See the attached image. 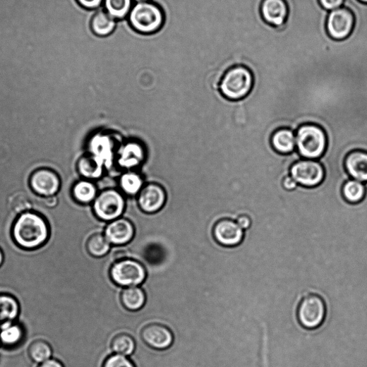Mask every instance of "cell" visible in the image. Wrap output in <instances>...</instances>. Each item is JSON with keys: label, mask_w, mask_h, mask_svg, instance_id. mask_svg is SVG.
I'll use <instances>...</instances> for the list:
<instances>
[{"label": "cell", "mask_w": 367, "mask_h": 367, "mask_svg": "<svg viewBox=\"0 0 367 367\" xmlns=\"http://www.w3.org/2000/svg\"><path fill=\"white\" fill-rule=\"evenodd\" d=\"M97 195V188L93 183L83 180L77 182L73 188L75 200L82 204L93 201Z\"/></svg>", "instance_id": "26"}, {"label": "cell", "mask_w": 367, "mask_h": 367, "mask_svg": "<svg viewBox=\"0 0 367 367\" xmlns=\"http://www.w3.org/2000/svg\"><path fill=\"white\" fill-rule=\"evenodd\" d=\"M30 186L34 193L41 197L55 196L61 188L59 174L48 168L35 171L30 178Z\"/></svg>", "instance_id": "11"}, {"label": "cell", "mask_w": 367, "mask_h": 367, "mask_svg": "<svg viewBox=\"0 0 367 367\" xmlns=\"http://www.w3.org/2000/svg\"><path fill=\"white\" fill-rule=\"evenodd\" d=\"M342 195L344 199L351 204L361 203L366 195L364 183L355 179H349L342 188Z\"/></svg>", "instance_id": "24"}, {"label": "cell", "mask_w": 367, "mask_h": 367, "mask_svg": "<svg viewBox=\"0 0 367 367\" xmlns=\"http://www.w3.org/2000/svg\"><path fill=\"white\" fill-rule=\"evenodd\" d=\"M215 241L227 248H234L243 242L245 231L235 219L222 218L217 220L212 229Z\"/></svg>", "instance_id": "9"}, {"label": "cell", "mask_w": 367, "mask_h": 367, "mask_svg": "<svg viewBox=\"0 0 367 367\" xmlns=\"http://www.w3.org/2000/svg\"><path fill=\"white\" fill-rule=\"evenodd\" d=\"M110 274L113 282L124 288L140 287L147 279L145 266L133 259L116 261L112 267Z\"/></svg>", "instance_id": "6"}, {"label": "cell", "mask_w": 367, "mask_h": 367, "mask_svg": "<svg viewBox=\"0 0 367 367\" xmlns=\"http://www.w3.org/2000/svg\"><path fill=\"white\" fill-rule=\"evenodd\" d=\"M104 234L112 246H124L133 239L135 227L130 219L118 218L107 224Z\"/></svg>", "instance_id": "12"}, {"label": "cell", "mask_w": 367, "mask_h": 367, "mask_svg": "<svg viewBox=\"0 0 367 367\" xmlns=\"http://www.w3.org/2000/svg\"><path fill=\"white\" fill-rule=\"evenodd\" d=\"M28 354L32 361L40 364L52 359L53 349L47 341L39 339L30 343L28 348Z\"/></svg>", "instance_id": "22"}, {"label": "cell", "mask_w": 367, "mask_h": 367, "mask_svg": "<svg viewBox=\"0 0 367 367\" xmlns=\"http://www.w3.org/2000/svg\"><path fill=\"white\" fill-rule=\"evenodd\" d=\"M104 367H136L129 357L114 354L105 361Z\"/></svg>", "instance_id": "30"}, {"label": "cell", "mask_w": 367, "mask_h": 367, "mask_svg": "<svg viewBox=\"0 0 367 367\" xmlns=\"http://www.w3.org/2000/svg\"><path fill=\"white\" fill-rule=\"evenodd\" d=\"M11 207L16 214L20 215L30 211L32 203L26 195L23 193H19L12 198Z\"/></svg>", "instance_id": "29"}, {"label": "cell", "mask_w": 367, "mask_h": 367, "mask_svg": "<svg viewBox=\"0 0 367 367\" xmlns=\"http://www.w3.org/2000/svg\"><path fill=\"white\" fill-rule=\"evenodd\" d=\"M297 152L301 158L318 160L323 157L328 145L327 135L325 129L314 124L301 126L296 133Z\"/></svg>", "instance_id": "3"}, {"label": "cell", "mask_w": 367, "mask_h": 367, "mask_svg": "<svg viewBox=\"0 0 367 367\" xmlns=\"http://www.w3.org/2000/svg\"><path fill=\"white\" fill-rule=\"evenodd\" d=\"M134 2L136 4L139 3H145V2H150V0H133Z\"/></svg>", "instance_id": "38"}, {"label": "cell", "mask_w": 367, "mask_h": 367, "mask_svg": "<svg viewBox=\"0 0 367 367\" xmlns=\"http://www.w3.org/2000/svg\"><path fill=\"white\" fill-rule=\"evenodd\" d=\"M327 307L325 299L316 294L305 296L297 308V319L305 330L312 331L320 328L325 323Z\"/></svg>", "instance_id": "5"}, {"label": "cell", "mask_w": 367, "mask_h": 367, "mask_svg": "<svg viewBox=\"0 0 367 367\" xmlns=\"http://www.w3.org/2000/svg\"><path fill=\"white\" fill-rule=\"evenodd\" d=\"M354 25L355 18L353 13L344 6L329 13L326 27L330 37L340 41L350 36Z\"/></svg>", "instance_id": "10"}, {"label": "cell", "mask_w": 367, "mask_h": 367, "mask_svg": "<svg viewBox=\"0 0 367 367\" xmlns=\"http://www.w3.org/2000/svg\"><path fill=\"white\" fill-rule=\"evenodd\" d=\"M104 0H77L78 4L83 8L95 11L101 7Z\"/></svg>", "instance_id": "32"}, {"label": "cell", "mask_w": 367, "mask_h": 367, "mask_svg": "<svg viewBox=\"0 0 367 367\" xmlns=\"http://www.w3.org/2000/svg\"><path fill=\"white\" fill-rule=\"evenodd\" d=\"M121 187L125 193L135 195L140 191L143 186V179L139 174L133 172L124 174L120 181Z\"/></svg>", "instance_id": "28"}, {"label": "cell", "mask_w": 367, "mask_h": 367, "mask_svg": "<svg viewBox=\"0 0 367 367\" xmlns=\"http://www.w3.org/2000/svg\"><path fill=\"white\" fill-rule=\"evenodd\" d=\"M59 200L56 196H52L48 198H44L43 200L44 205L50 208L55 207L58 205Z\"/></svg>", "instance_id": "36"}, {"label": "cell", "mask_w": 367, "mask_h": 367, "mask_svg": "<svg viewBox=\"0 0 367 367\" xmlns=\"http://www.w3.org/2000/svg\"><path fill=\"white\" fill-rule=\"evenodd\" d=\"M37 367H65L64 363L56 359H50L47 361H45L39 364Z\"/></svg>", "instance_id": "35"}, {"label": "cell", "mask_w": 367, "mask_h": 367, "mask_svg": "<svg viewBox=\"0 0 367 367\" xmlns=\"http://www.w3.org/2000/svg\"><path fill=\"white\" fill-rule=\"evenodd\" d=\"M147 301V295L141 287L124 288L121 294V302L124 307L131 311L141 310Z\"/></svg>", "instance_id": "20"}, {"label": "cell", "mask_w": 367, "mask_h": 367, "mask_svg": "<svg viewBox=\"0 0 367 367\" xmlns=\"http://www.w3.org/2000/svg\"><path fill=\"white\" fill-rule=\"evenodd\" d=\"M358 1L360 2L361 4L367 5V0H358Z\"/></svg>", "instance_id": "39"}, {"label": "cell", "mask_w": 367, "mask_h": 367, "mask_svg": "<svg viewBox=\"0 0 367 367\" xmlns=\"http://www.w3.org/2000/svg\"><path fill=\"white\" fill-rule=\"evenodd\" d=\"M166 193L157 184H149L140 193L139 205L141 210L148 214L159 212L164 205Z\"/></svg>", "instance_id": "15"}, {"label": "cell", "mask_w": 367, "mask_h": 367, "mask_svg": "<svg viewBox=\"0 0 367 367\" xmlns=\"http://www.w3.org/2000/svg\"><path fill=\"white\" fill-rule=\"evenodd\" d=\"M104 9L116 20L128 16L132 8V0H104Z\"/></svg>", "instance_id": "25"}, {"label": "cell", "mask_w": 367, "mask_h": 367, "mask_svg": "<svg viewBox=\"0 0 367 367\" xmlns=\"http://www.w3.org/2000/svg\"><path fill=\"white\" fill-rule=\"evenodd\" d=\"M260 14L266 23L279 28L286 23L289 8L286 0H263Z\"/></svg>", "instance_id": "13"}, {"label": "cell", "mask_w": 367, "mask_h": 367, "mask_svg": "<svg viewBox=\"0 0 367 367\" xmlns=\"http://www.w3.org/2000/svg\"><path fill=\"white\" fill-rule=\"evenodd\" d=\"M5 260V255L3 250L0 248V267L4 265Z\"/></svg>", "instance_id": "37"}, {"label": "cell", "mask_w": 367, "mask_h": 367, "mask_svg": "<svg viewBox=\"0 0 367 367\" xmlns=\"http://www.w3.org/2000/svg\"><path fill=\"white\" fill-rule=\"evenodd\" d=\"M12 239L24 251H35L47 243L51 236L50 225L41 215L28 211L19 215L12 227Z\"/></svg>", "instance_id": "1"}, {"label": "cell", "mask_w": 367, "mask_h": 367, "mask_svg": "<svg viewBox=\"0 0 367 367\" xmlns=\"http://www.w3.org/2000/svg\"><path fill=\"white\" fill-rule=\"evenodd\" d=\"M112 348L114 354L129 357L135 351L136 342L131 335L121 334L114 339Z\"/></svg>", "instance_id": "27"}, {"label": "cell", "mask_w": 367, "mask_h": 367, "mask_svg": "<svg viewBox=\"0 0 367 367\" xmlns=\"http://www.w3.org/2000/svg\"><path fill=\"white\" fill-rule=\"evenodd\" d=\"M124 199L115 190L103 191L95 200L94 211L96 217L104 222L115 220L123 214Z\"/></svg>", "instance_id": "8"}, {"label": "cell", "mask_w": 367, "mask_h": 367, "mask_svg": "<svg viewBox=\"0 0 367 367\" xmlns=\"http://www.w3.org/2000/svg\"><path fill=\"white\" fill-rule=\"evenodd\" d=\"M112 248V245L107 240L104 233H97L89 237L86 243L88 252L92 256L97 258L107 255Z\"/></svg>", "instance_id": "23"}, {"label": "cell", "mask_w": 367, "mask_h": 367, "mask_svg": "<svg viewBox=\"0 0 367 367\" xmlns=\"http://www.w3.org/2000/svg\"><path fill=\"white\" fill-rule=\"evenodd\" d=\"M345 0H318L321 7L330 12L344 7Z\"/></svg>", "instance_id": "31"}, {"label": "cell", "mask_w": 367, "mask_h": 367, "mask_svg": "<svg viewBox=\"0 0 367 367\" xmlns=\"http://www.w3.org/2000/svg\"><path fill=\"white\" fill-rule=\"evenodd\" d=\"M284 188L289 191H295L299 185L298 183L293 179V177L289 175L284 178L283 181Z\"/></svg>", "instance_id": "34"}, {"label": "cell", "mask_w": 367, "mask_h": 367, "mask_svg": "<svg viewBox=\"0 0 367 367\" xmlns=\"http://www.w3.org/2000/svg\"><path fill=\"white\" fill-rule=\"evenodd\" d=\"M271 145L275 152L280 154H292L296 148L295 131L289 128L277 130L271 137Z\"/></svg>", "instance_id": "17"}, {"label": "cell", "mask_w": 367, "mask_h": 367, "mask_svg": "<svg viewBox=\"0 0 367 367\" xmlns=\"http://www.w3.org/2000/svg\"><path fill=\"white\" fill-rule=\"evenodd\" d=\"M254 77L250 69L236 66L228 69L219 82L222 95L229 101H241L251 92Z\"/></svg>", "instance_id": "4"}, {"label": "cell", "mask_w": 367, "mask_h": 367, "mask_svg": "<svg viewBox=\"0 0 367 367\" xmlns=\"http://www.w3.org/2000/svg\"><path fill=\"white\" fill-rule=\"evenodd\" d=\"M116 26V20L106 11L96 13L90 22L92 31L100 37H108L114 32Z\"/></svg>", "instance_id": "19"}, {"label": "cell", "mask_w": 367, "mask_h": 367, "mask_svg": "<svg viewBox=\"0 0 367 367\" xmlns=\"http://www.w3.org/2000/svg\"><path fill=\"white\" fill-rule=\"evenodd\" d=\"M20 313V305L15 296L0 294V328L16 323Z\"/></svg>", "instance_id": "18"}, {"label": "cell", "mask_w": 367, "mask_h": 367, "mask_svg": "<svg viewBox=\"0 0 367 367\" xmlns=\"http://www.w3.org/2000/svg\"><path fill=\"white\" fill-rule=\"evenodd\" d=\"M142 337L149 347L159 350L168 349L174 342V335L170 329L158 323L147 325L142 332Z\"/></svg>", "instance_id": "14"}, {"label": "cell", "mask_w": 367, "mask_h": 367, "mask_svg": "<svg viewBox=\"0 0 367 367\" xmlns=\"http://www.w3.org/2000/svg\"><path fill=\"white\" fill-rule=\"evenodd\" d=\"M22 325L14 323L0 328V343L6 347L13 348L19 345L25 337Z\"/></svg>", "instance_id": "21"}, {"label": "cell", "mask_w": 367, "mask_h": 367, "mask_svg": "<svg viewBox=\"0 0 367 367\" xmlns=\"http://www.w3.org/2000/svg\"><path fill=\"white\" fill-rule=\"evenodd\" d=\"M325 169L323 164L312 160H301L295 162L290 170V175L304 188H315L325 179Z\"/></svg>", "instance_id": "7"}, {"label": "cell", "mask_w": 367, "mask_h": 367, "mask_svg": "<svg viewBox=\"0 0 367 367\" xmlns=\"http://www.w3.org/2000/svg\"><path fill=\"white\" fill-rule=\"evenodd\" d=\"M236 221L244 231L249 229L253 224L252 218L250 215L246 214L239 215Z\"/></svg>", "instance_id": "33"}, {"label": "cell", "mask_w": 367, "mask_h": 367, "mask_svg": "<svg viewBox=\"0 0 367 367\" xmlns=\"http://www.w3.org/2000/svg\"><path fill=\"white\" fill-rule=\"evenodd\" d=\"M344 166L352 179L367 182V152L354 150L349 152L346 157Z\"/></svg>", "instance_id": "16"}, {"label": "cell", "mask_w": 367, "mask_h": 367, "mask_svg": "<svg viewBox=\"0 0 367 367\" xmlns=\"http://www.w3.org/2000/svg\"><path fill=\"white\" fill-rule=\"evenodd\" d=\"M131 28L138 33L150 35L164 26L165 15L160 6L152 2L136 4L128 16Z\"/></svg>", "instance_id": "2"}]
</instances>
